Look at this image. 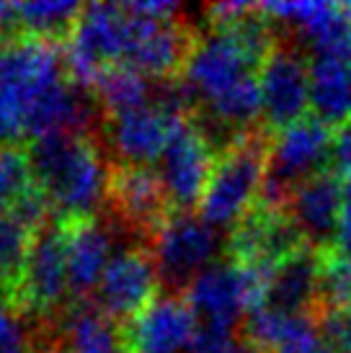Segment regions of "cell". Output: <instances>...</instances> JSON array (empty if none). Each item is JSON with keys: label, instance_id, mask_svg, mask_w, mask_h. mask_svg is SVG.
Wrapping results in <instances>:
<instances>
[{"label": "cell", "instance_id": "cell-1", "mask_svg": "<svg viewBox=\"0 0 351 353\" xmlns=\"http://www.w3.org/2000/svg\"><path fill=\"white\" fill-rule=\"evenodd\" d=\"M93 93L70 80L57 41L10 37L0 41V148L49 134H88L96 127Z\"/></svg>", "mask_w": 351, "mask_h": 353}, {"label": "cell", "instance_id": "cell-2", "mask_svg": "<svg viewBox=\"0 0 351 353\" xmlns=\"http://www.w3.org/2000/svg\"><path fill=\"white\" fill-rule=\"evenodd\" d=\"M29 152L31 178L57 222L93 219L106 201L111 168L96 139L88 134H49L34 139Z\"/></svg>", "mask_w": 351, "mask_h": 353}, {"label": "cell", "instance_id": "cell-3", "mask_svg": "<svg viewBox=\"0 0 351 353\" xmlns=\"http://www.w3.org/2000/svg\"><path fill=\"white\" fill-rule=\"evenodd\" d=\"M140 3H91L83 8L73 34L68 37L65 65L70 80L91 90L101 70L124 65L142 31L155 23Z\"/></svg>", "mask_w": 351, "mask_h": 353}, {"label": "cell", "instance_id": "cell-4", "mask_svg": "<svg viewBox=\"0 0 351 353\" xmlns=\"http://www.w3.org/2000/svg\"><path fill=\"white\" fill-rule=\"evenodd\" d=\"M272 137L266 129H251L222 150L199 201V216L215 230H233L261 196L269 170Z\"/></svg>", "mask_w": 351, "mask_h": 353}, {"label": "cell", "instance_id": "cell-5", "mask_svg": "<svg viewBox=\"0 0 351 353\" xmlns=\"http://www.w3.org/2000/svg\"><path fill=\"white\" fill-rule=\"evenodd\" d=\"M274 265L217 261L186 289V302L202 330H227L266 304Z\"/></svg>", "mask_w": 351, "mask_h": 353}, {"label": "cell", "instance_id": "cell-6", "mask_svg": "<svg viewBox=\"0 0 351 353\" xmlns=\"http://www.w3.org/2000/svg\"><path fill=\"white\" fill-rule=\"evenodd\" d=\"M333 139L336 134L331 127L315 117H305L292 127L276 132L269 150V170L258 204L287 209L294 188L328 170V163H333Z\"/></svg>", "mask_w": 351, "mask_h": 353}, {"label": "cell", "instance_id": "cell-7", "mask_svg": "<svg viewBox=\"0 0 351 353\" xmlns=\"http://www.w3.org/2000/svg\"><path fill=\"white\" fill-rule=\"evenodd\" d=\"M222 235L194 212H171L150 235L158 279L171 294H181L196 276L220 261Z\"/></svg>", "mask_w": 351, "mask_h": 353}, {"label": "cell", "instance_id": "cell-8", "mask_svg": "<svg viewBox=\"0 0 351 353\" xmlns=\"http://www.w3.org/2000/svg\"><path fill=\"white\" fill-rule=\"evenodd\" d=\"M10 304L31 317H59L73 302L65 258V232L62 225H47L34 235L19 284L8 294Z\"/></svg>", "mask_w": 351, "mask_h": 353}, {"label": "cell", "instance_id": "cell-9", "mask_svg": "<svg viewBox=\"0 0 351 353\" xmlns=\"http://www.w3.org/2000/svg\"><path fill=\"white\" fill-rule=\"evenodd\" d=\"M261 59H256L230 31L212 29L199 37L181 70V83L196 101V111L209 106L222 93L233 90L243 80L256 78Z\"/></svg>", "mask_w": 351, "mask_h": 353}, {"label": "cell", "instance_id": "cell-10", "mask_svg": "<svg viewBox=\"0 0 351 353\" xmlns=\"http://www.w3.org/2000/svg\"><path fill=\"white\" fill-rule=\"evenodd\" d=\"M215 160V145L196 127L194 119H186L173 132L155 170L173 212H191L194 206H199Z\"/></svg>", "mask_w": 351, "mask_h": 353}, {"label": "cell", "instance_id": "cell-11", "mask_svg": "<svg viewBox=\"0 0 351 353\" xmlns=\"http://www.w3.org/2000/svg\"><path fill=\"white\" fill-rule=\"evenodd\" d=\"M261 119L269 132L297 124L310 108V62L292 47H276L258 68Z\"/></svg>", "mask_w": 351, "mask_h": 353}, {"label": "cell", "instance_id": "cell-12", "mask_svg": "<svg viewBox=\"0 0 351 353\" xmlns=\"http://www.w3.org/2000/svg\"><path fill=\"white\" fill-rule=\"evenodd\" d=\"M158 284L160 279L150 250L124 248L111 258L91 302L114 323L127 325L158 296Z\"/></svg>", "mask_w": 351, "mask_h": 353}, {"label": "cell", "instance_id": "cell-13", "mask_svg": "<svg viewBox=\"0 0 351 353\" xmlns=\"http://www.w3.org/2000/svg\"><path fill=\"white\" fill-rule=\"evenodd\" d=\"M186 119L176 117L160 103H147L117 117H104V137L111 152L119 157V165L150 168L166 152L173 132Z\"/></svg>", "mask_w": 351, "mask_h": 353}, {"label": "cell", "instance_id": "cell-14", "mask_svg": "<svg viewBox=\"0 0 351 353\" xmlns=\"http://www.w3.org/2000/svg\"><path fill=\"white\" fill-rule=\"evenodd\" d=\"M199 330L186 296L166 292L122 327L124 353H184L194 345Z\"/></svg>", "mask_w": 351, "mask_h": 353}, {"label": "cell", "instance_id": "cell-15", "mask_svg": "<svg viewBox=\"0 0 351 353\" xmlns=\"http://www.w3.org/2000/svg\"><path fill=\"white\" fill-rule=\"evenodd\" d=\"M106 201L111 204L119 227L145 235L147 240L173 212L158 173L153 168L140 165L111 168Z\"/></svg>", "mask_w": 351, "mask_h": 353}, {"label": "cell", "instance_id": "cell-16", "mask_svg": "<svg viewBox=\"0 0 351 353\" xmlns=\"http://www.w3.org/2000/svg\"><path fill=\"white\" fill-rule=\"evenodd\" d=\"M303 245V235L290 219L287 209H272L263 204H256L230 230L227 240L233 261L245 265H276Z\"/></svg>", "mask_w": 351, "mask_h": 353}, {"label": "cell", "instance_id": "cell-17", "mask_svg": "<svg viewBox=\"0 0 351 353\" xmlns=\"http://www.w3.org/2000/svg\"><path fill=\"white\" fill-rule=\"evenodd\" d=\"M343 209V178L336 170L307 178L294 188L287 201V214L300 230L307 245L318 250H333L339 237V222Z\"/></svg>", "mask_w": 351, "mask_h": 353}, {"label": "cell", "instance_id": "cell-18", "mask_svg": "<svg viewBox=\"0 0 351 353\" xmlns=\"http://www.w3.org/2000/svg\"><path fill=\"white\" fill-rule=\"evenodd\" d=\"M65 232V258L73 302H86L96 294L101 279L114 258V230L106 222L78 219L59 222Z\"/></svg>", "mask_w": 351, "mask_h": 353}, {"label": "cell", "instance_id": "cell-19", "mask_svg": "<svg viewBox=\"0 0 351 353\" xmlns=\"http://www.w3.org/2000/svg\"><path fill=\"white\" fill-rule=\"evenodd\" d=\"M323 250L305 243L274 265L266 304L282 312H312L321 299Z\"/></svg>", "mask_w": 351, "mask_h": 353}, {"label": "cell", "instance_id": "cell-20", "mask_svg": "<svg viewBox=\"0 0 351 353\" xmlns=\"http://www.w3.org/2000/svg\"><path fill=\"white\" fill-rule=\"evenodd\" d=\"M243 338L258 353H307L321 345L315 312H282L272 307L245 317Z\"/></svg>", "mask_w": 351, "mask_h": 353}, {"label": "cell", "instance_id": "cell-21", "mask_svg": "<svg viewBox=\"0 0 351 353\" xmlns=\"http://www.w3.org/2000/svg\"><path fill=\"white\" fill-rule=\"evenodd\" d=\"M194 41L196 39L184 23L155 21L142 31V37L132 47L124 65L137 70L145 78L163 83L166 78H173L178 70H184Z\"/></svg>", "mask_w": 351, "mask_h": 353}, {"label": "cell", "instance_id": "cell-22", "mask_svg": "<svg viewBox=\"0 0 351 353\" xmlns=\"http://www.w3.org/2000/svg\"><path fill=\"white\" fill-rule=\"evenodd\" d=\"M62 345L70 353H124L122 325L98 310L96 304L70 302L57 317Z\"/></svg>", "mask_w": 351, "mask_h": 353}, {"label": "cell", "instance_id": "cell-23", "mask_svg": "<svg viewBox=\"0 0 351 353\" xmlns=\"http://www.w3.org/2000/svg\"><path fill=\"white\" fill-rule=\"evenodd\" d=\"M310 108L325 127L351 121V68L336 54H312Z\"/></svg>", "mask_w": 351, "mask_h": 353}, {"label": "cell", "instance_id": "cell-24", "mask_svg": "<svg viewBox=\"0 0 351 353\" xmlns=\"http://www.w3.org/2000/svg\"><path fill=\"white\" fill-rule=\"evenodd\" d=\"M155 88L158 83L140 75L137 70L127 65H111L98 72V78L91 85V93L104 111V117H117V114L153 103Z\"/></svg>", "mask_w": 351, "mask_h": 353}, {"label": "cell", "instance_id": "cell-25", "mask_svg": "<svg viewBox=\"0 0 351 353\" xmlns=\"http://www.w3.org/2000/svg\"><path fill=\"white\" fill-rule=\"evenodd\" d=\"M86 6L75 0H34V3H10L13 29L26 37L59 41L70 37Z\"/></svg>", "mask_w": 351, "mask_h": 353}, {"label": "cell", "instance_id": "cell-26", "mask_svg": "<svg viewBox=\"0 0 351 353\" xmlns=\"http://www.w3.org/2000/svg\"><path fill=\"white\" fill-rule=\"evenodd\" d=\"M34 235L37 232H31L26 225H21L10 212L0 214V292L6 296L19 284V276L23 271Z\"/></svg>", "mask_w": 351, "mask_h": 353}, {"label": "cell", "instance_id": "cell-27", "mask_svg": "<svg viewBox=\"0 0 351 353\" xmlns=\"http://www.w3.org/2000/svg\"><path fill=\"white\" fill-rule=\"evenodd\" d=\"M318 307L349 310L351 312V255H343L339 250L323 253Z\"/></svg>", "mask_w": 351, "mask_h": 353}, {"label": "cell", "instance_id": "cell-28", "mask_svg": "<svg viewBox=\"0 0 351 353\" xmlns=\"http://www.w3.org/2000/svg\"><path fill=\"white\" fill-rule=\"evenodd\" d=\"M31 186L29 152L21 148H0V214H8Z\"/></svg>", "mask_w": 351, "mask_h": 353}, {"label": "cell", "instance_id": "cell-29", "mask_svg": "<svg viewBox=\"0 0 351 353\" xmlns=\"http://www.w3.org/2000/svg\"><path fill=\"white\" fill-rule=\"evenodd\" d=\"M312 312H315L321 343L328 345L333 353H351V312L349 310L315 307Z\"/></svg>", "mask_w": 351, "mask_h": 353}, {"label": "cell", "instance_id": "cell-30", "mask_svg": "<svg viewBox=\"0 0 351 353\" xmlns=\"http://www.w3.org/2000/svg\"><path fill=\"white\" fill-rule=\"evenodd\" d=\"M29 351V333L16 314L10 299L0 292V353H26Z\"/></svg>", "mask_w": 351, "mask_h": 353}, {"label": "cell", "instance_id": "cell-31", "mask_svg": "<svg viewBox=\"0 0 351 353\" xmlns=\"http://www.w3.org/2000/svg\"><path fill=\"white\" fill-rule=\"evenodd\" d=\"M191 353H258L245 338L227 330H199Z\"/></svg>", "mask_w": 351, "mask_h": 353}, {"label": "cell", "instance_id": "cell-32", "mask_svg": "<svg viewBox=\"0 0 351 353\" xmlns=\"http://www.w3.org/2000/svg\"><path fill=\"white\" fill-rule=\"evenodd\" d=\"M333 250L351 255V178H343V209L341 222H339V237H336Z\"/></svg>", "mask_w": 351, "mask_h": 353}, {"label": "cell", "instance_id": "cell-33", "mask_svg": "<svg viewBox=\"0 0 351 353\" xmlns=\"http://www.w3.org/2000/svg\"><path fill=\"white\" fill-rule=\"evenodd\" d=\"M333 163L339 168V176L351 178V121L336 132V139H333Z\"/></svg>", "mask_w": 351, "mask_h": 353}, {"label": "cell", "instance_id": "cell-34", "mask_svg": "<svg viewBox=\"0 0 351 353\" xmlns=\"http://www.w3.org/2000/svg\"><path fill=\"white\" fill-rule=\"evenodd\" d=\"M331 54H336V57H341L343 62H346V65L351 68V29L346 31V34H343V39L339 41V47H336V50H333Z\"/></svg>", "mask_w": 351, "mask_h": 353}, {"label": "cell", "instance_id": "cell-35", "mask_svg": "<svg viewBox=\"0 0 351 353\" xmlns=\"http://www.w3.org/2000/svg\"><path fill=\"white\" fill-rule=\"evenodd\" d=\"M41 353H70V351L62 343H57V345H49L47 351H41Z\"/></svg>", "mask_w": 351, "mask_h": 353}, {"label": "cell", "instance_id": "cell-36", "mask_svg": "<svg viewBox=\"0 0 351 353\" xmlns=\"http://www.w3.org/2000/svg\"><path fill=\"white\" fill-rule=\"evenodd\" d=\"M307 353H333L331 348H328V345H315V348H312V351H307Z\"/></svg>", "mask_w": 351, "mask_h": 353}, {"label": "cell", "instance_id": "cell-37", "mask_svg": "<svg viewBox=\"0 0 351 353\" xmlns=\"http://www.w3.org/2000/svg\"><path fill=\"white\" fill-rule=\"evenodd\" d=\"M0 31H3V23H0Z\"/></svg>", "mask_w": 351, "mask_h": 353}]
</instances>
